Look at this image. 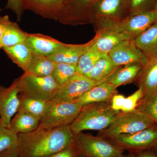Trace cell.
<instances>
[{
	"label": "cell",
	"mask_w": 157,
	"mask_h": 157,
	"mask_svg": "<svg viewBox=\"0 0 157 157\" xmlns=\"http://www.w3.org/2000/svg\"><path fill=\"white\" fill-rule=\"evenodd\" d=\"M17 151L19 157H49L75 140L70 125L52 129L37 128L18 134Z\"/></svg>",
	"instance_id": "cell-1"
},
{
	"label": "cell",
	"mask_w": 157,
	"mask_h": 157,
	"mask_svg": "<svg viewBox=\"0 0 157 157\" xmlns=\"http://www.w3.org/2000/svg\"><path fill=\"white\" fill-rule=\"evenodd\" d=\"M121 111L114 110L110 102L93 103L82 106L70 128L74 134L88 130L102 131L110 125Z\"/></svg>",
	"instance_id": "cell-2"
},
{
	"label": "cell",
	"mask_w": 157,
	"mask_h": 157,
	"mask_svg": "<svg viewBox=\"0 0 157 157\" xmlns=\"http://www.w3.org/2000/svg\"><path fill=\"white\" fill-rule=\"evenodd\" d=\"M127 17L125 0H97L92 10L96 33L117 26Z\"/></svg>",
	"instance_id": "cell-3"
},
{
	"label": "cell",
	"mask_w": 157,
	"mask_h": 157,
	"mask_svg": "<svg viewBox=\"0 0 157 157\" xmlns=\"http://www.w3.org/2000/svg\"><path fill=\"white\" fill-rule=\"evenodd\" d=\"M155 124L144 113L136 109L131 112H121L110 125L98 132L97 136L106 139L122 134H133Z\"/></svg>",
	"instance_id": "cell-4"
},
{
	"label": "cell",
	"mask_w": 157,
	"mask_h": 157,
	"mask_svg": "<svg viewBox=\"0 0 157 157\" xmlns=\"http://www.w3.org/2000/svg\"><path fill=\"white\" fill-rule=\"evenodd\" d=\"M14 80L19 94L47 101L53 100L60 87L52 76L39 77L24 72Z\"/></svg>",
	"instance_id": "cell-5"
},
{
	"label": "cell",
	"mask_w": 157,
	"mask_h": 157,
	"mask_svg": "<svg viewBox=\"0 0 157 157\" xmlns=\"http://www.w3.org/2000/svg\"><path fill=\"white\" fill-rule=\"evenodd\" d=\"M75 142L82 157H116L125 151L108 140L89 134H74Z\"/></svg>",
	"instance_id": "cell-6"
},
{
	"label": "cell",
	"mask_w": 157,
	"mask_h": 157,
	"mask_svg": "<svg viewBox=\"0 0 157 157\" xmlns=\"http://www.w3.org/2000/svg\"><path fill=\"white\" fill-rule=\"evenodd\" d=\"M105 139L129 152L152 150L157 144V125L133 134H122Z\"/></svg>",
	"instance_id": "cell-7"
},
{
	"label": "cell",
	"mask_w": 157,
	"mask_h": 157,
	"mask_svg": "<svg viewBox=\"0 0 157 157\" xmlns=\"http://www.w3.org/2000/svg\"><path fill=\"white\" fill-rule=\"evenodd\" d=\"M81 106L73 102L50 104L37 128L52 129L73 123L81 111Z\"/></svg>",
	"instance_id": "cell-8"
},
{
	"label": "cell",
	"mask_w": 157,
	"mask_h": 157,
	"mask_svg": "<svg viewBox=\"0 0 157 157\" xmlns=\"http://www.w3.org/2000/svg\"><path fill=\"white\" fill-rule=\"evenodd\" d=\"M97 0H65L59 22L64 25L92 24V10Z\"/></svg>",
	"instance_id": "cell-9"
},
{
	"label": "cell",
	"mask_w": 157,
	"mask_h": 157,
	"mask_svg": "<svg viewBox=\"0 0 157 157\" xmlns=\"http://www.w3.org/2000/svg\"><path fill=\"white\" fill-rule=\"evenodd\" d=\"M105 81H97L86 76L76 74L67 83L59 87L52 104L72 102L94 86Z\"/></svg>",
	"instance_id": "cell-10"
},
{
	"label": "cell",
	"mask_w": 157,
	"mask_h": 157,
	"mask_svg": "<svg viewBox=\"0 0 157 157\" xmlns=\"http://www.w3.org/2000/svg\"><path fill=\"white\" fill-rule=\"evenodd\" d=\"M108 56L113 65L118 67L133 63L144 66L147 62L146 56L132 39L121 42L109 52Z\"/></svg>",
	"instance_id": "cell-11"
},
{
	"label": "cell",
	"mask_w": 157,
	"mask_h": 157,
	"mask_svg": "<svg viewBox=\"0 0 157 157\" xmlns=\"http://www.w3.org/2000/svg\"><path fill=\"white\" fill-rule=\"evenodd\" d=\"M19 90L15 80L9 87L0 84V125L9 128L19 106Z\"/></svg>",
	"instance_id": "cell-12"
},
{
	"label": "cell",
	"mask_w": 157,
	"mask_h": 157,
	"mask_svg": "<svg viewBox=\"0 0 157 157\" xmlns=\"http://www.w3.org/2000/svg\"><path fill=\"white\" fill-rule=\"evenodd\" d=\"M157 20V10L128 16L116 27L126 35L130 39L135 40L140 34Z\"/></svg>",
	"instance_id": "cell-13"
},
{
	"label": "cell",
	"mask_w": 157,
	"mask_h": 157,
	"mask_svg": "<svg viewBox=\"0 0 157 157\" xmlns=\"http://www.w3.org/2000/svg\"><path fill=\"white\" fill-rule=\"evenodd\" d=\"M65 0H22L24 11L28 10L43 18L59 21Z\"/></svg>",
	"instance_id": "cell-14"
},
{
	"label": "cell",
	"mask_w": 157,
	"mask_h": 157,
	"mask_svg": "<svg viewBox=\"0 0 157 157\" xmlns=\"http://www.w3.org/2000/svg\"><path fill=\"white\" fill-rule=\"evenodd\" d=\"M93 39L94 42L92 46L102 55H108L117 45L130 39L116 26L97 32Z\"/></svg>",
	"instance_id": "cell-15"
},
{
	"label": "cell",
	"mask_w": 157,
	"mask_h": 157,
	"mask_svg": "<svg viewBox=\"0 0 157 157\" xmlns=\"http://www.w3.org/2000/svg\"><path fill=\"white\" fill-rule=\"evenodd\" d=\"M117 94V88L106 80L72 102L81 107L93 103H109L113 97Z\"/></svg>",
	"instance_id": "cell-16"
},
{
	"label": "cell",
	"mask_w": 157,
	"mask_h": 157,
	"mask_svg": "<svg viewBox=\"0 0 157 157\" xmlns=\"http://www.w3.org/2000/svg\"><path fill=\"white\" fill-rule=\"evenodd\" d=\"M33 53L48 57L53 54L66 43L40 33H28L26 41Z\"/></svg>",
	"instance_id": "cell-17"
},
{
	"label": "cell",
	"mask_w": 157,
	"mask_h": 157,
	"mask_svg": "<svg viewBox=\"0 0 157 157\" xmlns=\"http://www.w3.org/2000/svg\"><path fill=\"white\" fill-rule=\"evenodd\" d=\"M93 39L86 43L81 44H67L48 56L55 63H63L77 64L80 57L92 45Z\"/></svg>",
	"instance_id": "cell-18"
},
{
	"label": "cell",
	"mask_w": 157,
	"mask_h": 157,
	"mask_svg": "<svg viewBox=\"0 0 157 157\" xmlns=\"http://www.w3.org/2000/svg\"><path fill=\"white\" fill-rule=\"evenodd\" d=\"M147 60L157 58V20L134 40Z\"/></svg>",
	"instance_id": "cell-19"
},
{
	"label": "cell",
	"mask_w": 157,
	"mask_h": 157,
	"mask_svg": "<svg viewBox=\"0 0 157 157\" xmlns=\"http://www.w3.org/2000/svg\"><path fill=\"white\" fill-rule=\"evenodd\" d=\"M143 66L138 63L124 65L116 70L107 80L116 88L130 84L136 81Z\"/></svg>",
	"instance_id": "cell-20"
},
{
	"label": "cell",
	"mask_w": 157,
	"mask_h": 157,
	"mask_svg": "<svg viewBox=\"0 0 157 157\" xmlns=\"http://www.w3.org/2000/svg\"><path fill=\"white\" fill-rule=\"evenodd\" d=\"M136 82L138 88L143 90L144 96L157 90V58L147 60Z\"/></svg>",
	"instance_id": "cell-21"
},
{
	"label": "cell",
	"mask_w": 157,
	"mask_h": 157,
	"mask_svg": "<svg viewBox=\"0 0 157 157\" xmlns=\"http://www.w3.org/2000/svg\"><path fill=\"white\" fill-rule=\"evenodd\" d=\"M18 111L28 113L40 120L45 115L50 105V101L19 94Z\"/></svg>",
	"instance_id": "cell-22"
},
{
	"label": "cell",
	"mask_w": 157,
	"mask_h": 157,
	"mask_svg": "<svg viewBox=\"0 0 157 157\" xmlns=\"http://www.w3.org/2000/svg\"><path fill=\"white\" fill-rule=\"evenodd\" d=\"M2 17L5 25V33L2 41L3 48L11 47L25 42L28 33L23 31L17 23L11 21L8 15Z\"/></svg>",
	"instance_id": "cell-23"
},
{
	"label": "cell",
	"mask_w": 157,
	"mask_h": 157,
	"mask_svg": "<svg viewBox=\"0 0 157 157\" xmlns=\"http://www.w3.org/2000/svg\"><path fill=\"white\" fill-rule=\"evenodd\" d=\"M39 121L37 118L28 113L17 111L8 128L15 134H26L37 129Z\"/></svg>",
	"instance_id": "cell-24"
},
{
	"label": "cell",
	"mask_w": 157,
	"mask_h": 157,
	"mask_svg": "<svg viewBox=\"0 0 157 157\" xmlns=\"http://www.w3.org/2000/svg\"><path fill=\"white\" fill-rule=\"evenodd\" d=\"M2 49L14 63L25 71L33 54L26 42L11 47H4Z\"/></svg>",
	"instance_id": "cell-25"
},
{
	"label": "cell",
	"mask_w": 157,
	"mask_h": 157,
	"mask_svg": "<svg viewBox=\"0 0 157 157\" xmlns=\"http://www.w3.org/2000/svg\"><path fill=\"white\" fill-rule=\"evenodd\" d=\"M55 65L56 63L51 60L48 57L33 53L24 72L39 77L51 76Z\"/></svg>",
	"instance_id": "cell-26"
},
{
	"label": "cell",
	"mask_w": 157,
	"mask_h": 157,
	"mask_svg": "<svg viewBox=\"0 0 157 157\" xmlns=\"http://www.w3.org/2000/svg\"><path fill=\"white\" fill-rule=\"evenodd\" d=\"M143 96V90L140 88L128 97L117 94L113 97L110 105L113 109L116 111L131 112L136 109L138 102Z\"/></svg>",
	"instance_id": "cell-27"
},
{
	"label": "cell",
	"mask_w": 157,
	"mask_h": 157,
	"mask_svg": "<svg viewBox=\"0 0 157 157\" xmlns=\"http://www.w3.org/2000/svg\"><path fill=\"white\" fill-rule=\"evenodd\" d=\"M118 68L113 65L108 55L103 56L86 76L95 81H104L107 80Z\"/></svg>",
	"instance_id": "cell-28"
},
{
	"label": "cell",
	"mask_w": 157,
	"mask_h": 157,
	"mask_svg": "<svg viewBox=\"0 0 157 157\" xmlns=\"http://www.w3.org/2000/svg\"><path fill=\"white\" fill-rule=\"evenodd\" d=\"M102 55L90 46L80 57L76 65V74L86 76L90 72Z\"/></svg>",
	"instance_id": "cell-29"
},
{
	"label": "cell",
	"mask_w": 157,
	"mask_h": 157,
	"mask_svg": "<svg viewBox=\"0 0 157 157\" xmlns=\"http://www.w3.org/2000/svg\"><path fill=\"white\" fill-rule=\"evenodd\" d=\"M136 109L144 113L157 125V90L143 96Z\"/></svg>",
	"instance_id": "cell-30"
},
{
	"label": "cell",
	"mask_w": 157,
	"mask_h": 157,
	"mask_svg": "<svg viewBox=\"0 0 157 157\" xmlns=\"http://www.w3.org/2000/svg\"><path fill=\"white\" fill-rule=\"evenodd\" d=\"M18 144V134L9 128L0 125V157L7 153L17 150Z\"/></svg>",
	"instance_id": "cell-31"
},
{
	"label": "cell",
	"mask_w": 157,
	"mask_h": 157,
	"mask_svg": "<svg viewBox=\"0 0 157 157\" xmlns=\"http://www.w3.org/2000/svg\"><path fill=\"white\" fill-rule=\"evenodd\" d=\"M76 65L63 63H56L51 76L59 87L67 83L76 74Z\"/></svg>",
	"instance_id": "cell-32"
},
{
	"label": "cell",
	"mask_w": 157,
	"mask_h": 157,
	"mask_svg": "<svg viewBox=\"0 0 157 157\" xmlns=\"http://www.w3.org/2000/svg\"><path fill=\"white\" fill-rule=\"evenodd\" d=\"M157 0H125L127 17L155 9Z\"/></svg>",
	"instance_id": "cell-33"
},
{
	"label": "cell",
	"mask_w": 157,
	"mask_h": 157,
	"mask_svg": "<svg viewBox=\"0 0 157 157\" xmlns=\"http://www.w3.org/2000/svg\"><path fill=\"white\" fill-rule=\"evenodd\" d=\"M49 157H82L76 145L75 140L65 148Z\"/></svg>",
	"instance_id": "cell-34"
},
{
	"label": "cell",
	"mask_w": 157,
	"mask_h": 157,
	"mask_svg": "<svg viewBox=\"0 0 157 157\" xmlns=\"http://www.w3.org/2000/svg\"><path fill=\"white\" fill-rule=\"evenodd\" d=\"M6 8L11 10L16 15L18 21H21L24 11L22 7V0H7Z\"/></svg>",
	"instance_id": "cell-35"
},
{
	"label": "cell",
	"mask_w": 157,
	"mask_h": 157,
	"mask_svg": "<svg viewBox=\"0 0 157 157\" xmlns=\"http://www.w3.org/2000/svg\"><path fill=\"white\" fill-rule=\"evenodd\" d=\"M135 154L136 157H157V154L152 150L141 151Z\"/></svg>",
	"instance_id": "cell-36"
},
{
	"label": "cell",
	"mask_w": 157,
	"mask_h": 157,
	"mask_svg": "<svg viewBox=\"0 0 157 157\" xmlns=\"http://www.w3.org/2000/svg\"><path fill=\"white\" fill-rule=\"evenodd\" d=\"M1 11L2 10L0 9V13ZM5 31V25L3 21V17L0 15V49L3 48L2 41Z\"/></svg>",
	"instance_id": "cell-37"
},
{
	"label": "cell",
	"mask_w": 157,
	"mask_h": 157,
	"mask_svg": "<svg viewBox=\"0 0 157 157\" xmlns=\"http://www.w3.org/2000/svg\"><path fill=\"white\" fill-rule=\"evenodd\" d=\"M0 157H19L17 150L13 151L6 154Z\"/></svg>",
	"instance_id": "cell-38"
},
{
	"label": "cell",
	"mask_w": 157,
	"mask_h": 157,
	"mask_svg": "<svg viewBox=\"0 0 157 157\" xmlns=\"http://www.w3.org/2000/svg\"><path fill=\"white\" fill-rule=\"evenodd\" d=\"M116 157H136V155L134 153L129 152H128V153L126 154H124V153Z\"/></svg>",
	"instance_id": "cell-39"
},
{
	"label": "cell",
	"mask_w": 157,
	"mask_h": 157,
	"mask_svg": "<svg viewBox=\"0 0 157 157\" xmlns=\"http://www.w3.org/2000/svg\"><path fill=\"white\" fill-rule=\"evenodd\" d=\"M152 150H153L157 154V144L153 148Z\"/></svg>",
	"instance_id": "cell-40"
},
{
	"label": "cell",
	"mask_w": 157,
	"mask_h": 157,
	"mask_svg": "<svg viewBox=\"0 0 157 157\" xmlns=\"http://www.w3.org/2000/svg\"><path fill=\"white\" fill-rule=\"evenodd\" d=\"M155 9H157V0L156 6Z\"/></svg>",
	"instance_id": "cell-41"
}]
</instances>
